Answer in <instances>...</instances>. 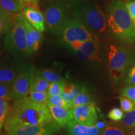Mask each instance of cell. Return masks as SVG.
I'll return each mask as SVG.
<instances>
[{
	"instance_id": "cell-1",
	"label": "cell",
	"mask_w": 135,
	"mask_h": 135,
	"mask_svg": "<svg viewBox=\"0 0 135 135\" xmlns=\"http://www.w3.org/2000/svg\"><path fill=\"white\" fill-rule=\"evenodd\" d=\"M55 122L48 105L25 97L13 101L4 124V129L18 125H38Z\"/></svg>"
},
{
	"instance_id": "cell-2",
	"label": "cell",
	"mask_w": 135,
	"mask_h": 135,
	"mask_svg": "<svg viewBox=\"0 0 135 135\" xmlns=\"http://www.w3.org/2000/svg\"><path fill=\"white\" fill-rule=\"evenodd\" d=\"M106 23L111 35L126 43L135 40V28L125 4L121 0L113 1L106 8Z\"/></svg>"
},
{
	"instance_id": "cell-3",
	"label": "cell",
	"mask_w": 135,
	"mask_h": 135,
	"mask_svg": "<svg viewBox=\"0 0 135 135\" xmlns=\"http://www.w3.org/2000/svg\"><path fill=\"white\" fill-rule=\"evenodd\" d=\"M70 1V10L74 18L80 20L89 28L99 33L106 30V16L99 6L88 2Z\"/></svg>"
},
{
	"instance_id": "cell-4",
	"label": "cell",
	"mask_w": 135,
	"mask_h": 135,
	"mask_svg": "<svg viewBox=\"0 0 135 135\" xmlns=\"http://www.w3.org/2000/svg\"><path fill=\"white\" fill-rule=\"evenodd\" d=\"M134 61V55L129 48L111 45L108 51V65L113 82L118 83Z\"/></svg>"
},
{
	"instance_id": "cell-5",
	"label": "cell",
	"mask_w": 135,
	"mask_h": 135,
	"mask_svg": "<svg viewBox=\"0 0 135 135\" xmlns=\"http://www.w3.org/2000/svg\"><path fill=\"white\" fill-rule=\"evenodd\" d=\"M4 48L16 56L30 55L26 40L23 15L18 13L12 29L6 34L4 40Z\"/></svg>"
},
{
	"instance_id": "cell-6",
	"label": "cell",
	"mask_w": 135,
	"mask_h": 135,
	"mask_svg": "<svg viewBox=\"0 0 135 135\" xmlns=\"http://www.w3.org/2000/svg\"><path fill=\"white\" fill-rule=\"evenodd\" d=\"M68 4L64 0L51 1L44 9L45 24L48 30L60 35L63 26L70 19Z\"/></svg>"
},
{
	"instance_id": "cell-7",
	"label": "cell",
	"mask_w": 135,
	"mask_h": 135,
	"mask_svg": "<svg viewBox=\"0 0 135 135\" xmlns=\"http://www.w3.org/2000/svg\"><path fill=\"white\" fill-rule=\"evenodd\" d=\"M60 35L64 43L70 45L76 42L91 40L97 35L92 33L86 25L77 18H70L63 26Z\"/></svg>"
},
{
	"instance_id": "cell-8",
	"label": "cell",
	"mask_w": 135,
	"mask_h": 135,
	"mask_svg": "<svg viewBox=\"0 0 135 135\" xmlns=\"http://www.w3.org/2000/svg\"><path fill=\"white\" fill-rule=\"evenodd\" d=\"M61 127L56 122L38 125H18L4 129L8 135H53Z\"/></svg>"
},
{
	"instance_id": "cell-9",
	"label": "cell",
	"mask_w": 135,
	"mask_h": 135,
	"mask_svg": "<svg viewBox=\"0 0 135 135\" xmlns=\"http://www.w3.org/2000/svg\"><path fill=\"white\" fill-rule=\"evenodd\" d=\"M99 40L96 35L91 40L84 42H76L70 44V46L74 51L77 58L81 61H98Z\"/></svg>"
},
{
	"instance_id": "cell-10",
	"label": "cell",
	"mask_w": 135,
	"mask_h": 135,
	"mask_svg": "<svg viewBox=\"0 0 135 135\" xmlns=\"http://www.w3.org/2000/svg\"><path fill=\"white\" fill-rule=\"evenodd\" d=\"M33 68H27L21 71L15 77L11 86V101H15L26 97L30 93Z\"/></svg>"
},
{
	"instance_id": "cell-11",
	"label": "cell",
	"mask_w": 135,
	"mask_h": 135,
	"mask_svg": "<svg viewBox=\"0 0 135 135\" xmlns=\"http://www.w3.org/2000/svg\"><path fill=\"white\" fill-rule=\"evenodd\" d=\"M73 120L87 126H93L98 121V113L94 103L85 104L70 109Z\"/></svg>"
},
{
	"instance_id": "cell-12",
	"label": "cell",
	"mask_w": 135,
	"mask_h": 135,
	"mask_svg": "<svg viewBox=\"0 0 135 135\" xmlns=\"http://www.w3.org/2000/svg\"><path fill=\"white\" fill-rule=\"evenodd\" d=\"M23 16L26 20L34 28L41 33L46 30L44 15L39 8L37 3L25 8L22 11Z\"/></svg>"
},
{
	"instance_id": "cell-13",
	"label": "cell",
	"mask_w": 135,
	"mask_h": 135,
	"mask_svg": "<svg viewBox=\"0 0 135 135\" xmlns=\"http://www.w3.org/2000/svg\"><path fill=\"white\" fill-rule=\"evenodd\" d=\"M25 29L26 33V40L28 45V51L30 55L36 52L40 48V45L43 41V35L41 32L38 31L26 20L23 16Z\"/></svg>"
},
{
	"instance_id": "cell-14",
	"label": "cell",
	"mask_w": 135,
	"mask_h": 135,
	"mask_svg": "<svg viewBox=\"0 0 135 135\" xmlns=\"http://www.w3.org/2000/svg\"><path fill=\"white\" fill-rule=\"evenodd\" d=\"M69 135H101L102 131L95 125L87 126L71 120L67 124Z\"/></svg>"
},
{
	"instance_id": "cell-15",
	"label": "cell",
	"mask_w": 135,
	"mask_h": 135,
	"mask_svg": "<svg viewBox=\"0 0 135 135\" xmlns=\"http://www.w3.org/2000/svg\"><path fill=\"white\" fill-rule=\"evenodd\" d=\"M50 113L54 121L60 127H64L70 121L73 120L70 109H68L63 107L48 104Z\"/></svg>"
},
{
	"instance_id": "cell-16",
	"label": "cell",
	"mask_w": 135,
	"mask_h": 135,
	"mask_svg": "<svg viewBox=\"0 0 135 135\" xmlns=\"http://www.w3.org/2000/svg\"><path fill=\"white\" fill-rule=\"evenodd\" d=\"M18 13H12L0 9V31L1 35L7 34L12 29Z\"/></svg>"
},
{
	"instance_id": "cell-17",
	"label": "cell",
	"mask_w": 135,
	"mask_h": 135,
	"mask_svg": "<svg viewBox=\"0 0 135 135\" xmlns=\"http://www.w3.org/2000/svg\"><path fill=\"white\" fill-rule=\"evenodd\" d=\"M33 4L34 3L24 2L21 0H0L1 8L12 13H20L27 7V4Z\"/></svg>"
},
{
	"instance_id": "cell-18",
	"label": "cell",
	"mask_w": 135,
	"mask_h": 135,
	"mask_svg": "<svg viewBox=\"0 0 135 135\" xmlns=\"http://www.w3.org/2000/svg\"><path fill=\"white\" fill-rule=\"evenodd\" d=\"M50 84V83L47 81L40 73V72H34L31 81L30 91H35L47 92Z\"/></svg>"
},
{
	"instance_id": "cell-19",
	"label": "cell",
	"mask_w": 135,
	"mask_h": 135,
	"mask_svg": "<svg viewBox=\"0 0 135 135\" xmlns=\"http://www.w3.org/2000/svg\"><path fill=\"white\" fill-rule=\"evenodd\" d=\"M84 91V89L83 88H81L75 85L73 83H69L65 84L63 91L60 95L67 103H70L79 94H80Z\"/></svg>"
},
{
	"instance_id": "cell-20",
	"label": "cell",
	"mask_w": 135,
	"mask_h": 135,
	"mask_svg": "<svg viewBox=\"0 0 135 135\" xmlns=\"http://www.w3.org/2000/svg\"><path fill=\"white\" fill-rule=\"evenodd\" d=\"M128 128H124L114 124H109L102 131L101 135H135V131H128Z\"/></svg>"
},
{
	"instance_id": "cell-21",
	"label": "cell",
	"mask_w": 135,
	"mask_h": 135,
	"mask_svg": "<svg viewBox=\"0 0 135 135\" xmlns=\"http://www.w3.org/2000/svg\"><path fill=\"white\" fill-rule=\"evenodd\" d=\"M93 103L91 98L90 95L88 93H87L86 91H83L79 94L70 103H68L69 104V108L71 109L73 108L77 107V106H80L82 105H85V104H89Z\"/></svg>"
},
{
	"instance_id": "cell-22",
	"label": "cell",
	"mask_w": 135,
	"mask_h": 135,
	"mask_svg": "<svg viewBox=\"0 0 135 135\" xmlns=\"http://www.w3.org/2000/svg\"><path fill=\"white\" fill-rule=\"evenodd\" d=\"M14 71L9 68H1L0 70V83L6 85L11 86L15 78Z\"/></svg>"
},
{
	"instance_id": "cell-23",
	"label": "cell",
	"mask_w": 135,
	"mask_h": 135,
	"mask_svg": "<svg viewBox=\"0 0 135 135\" xmlns=\"http://www.w3.org/2000/svg\"><path fill=\"white\" fill-rule=\"evenodd\" d=\"M39 72L50 83L63 81V78L61 76V75L55 71H53V70L48 69H41Z\"/></svg>"
},
{
	"instance_id": "cell-24",
	"label": "cell",
	"mask_w": 135,
	"mask_h": 135,
	"mask_svg": "<svg viewBox=\"0 0 135 135\" xmlns=\"http://www.w3.org/2000/svg\"><path fill=\"white\" fill-rule=\"evenodd\" d=\"M30 99L33 101L39 103H48L49 95L48 92H40L35 91H31L30 92Z\"/></svg>"
},
{
	"instance_id": "cell-25",
	"label": "cell",
	"mask_w": 135,
	"mask_h": 135,
	"mask_svg": "<svg viewBox=\"0 0 135 135\" xmlns=\"http://www.w3.org/2000/svg\"><path fill=\"white\" fill-rule=\"evenodd\" d=\"M9 104L7 101L0 98V128H2L9 113Z\"/></svg>"
},
{
	"instance_id": "cell-26",
	"label": "cell",
	"mask_w": 135,
	"mask_h": 135,
	"mask_svg": "<svg viewBox=\"0 0 135 135\" xmlns=\"http://www.w3.org/2000/svg\"><path fill=\"white\" fill-rule=\"evenodd\" d=\"M66 83L64 81L51 83L48 89V94L49 96L61 94L63 91L64 86Z\"/></svg>"
},
{
	"instance_id": "cell-27",
	"label": "cell",
	"mask_w": 135,
	"mask_h": 135,
	"mask_svg": "<svg viewBox=\"0 0 135 135\" xmlns=\"http://www.w3.org/2000/svg\"><path fill=\"white\" fill-rule=\"evenodd\" d=\"M48 104H51V105L53 106H60V107H63L68 109H70V108H69L68 103H67L61 97V96L60 94L49 96Z\"/></svg>"
},
{
	"instance_id": "cell-28",
	"label": "cell",
	"mask_w": 135,
	"mask_h": 135,
	"mask_svg": "<svg viewBox=\"0 0 135 135\" xmlns=\"http://www.w3.org/2000/svg\"><path fill=\"white\" fill-rule=\"evenodd\" d=\"M119 101H120L121 108L124 112L128 113L135 109L134 101L127 97L121 96L119 97Z\"/></svg>"
},
{
	"instance_id": "cell-29",
	"label": "cell",
	"mask_w": 135,
	"mask_h": 135,
	"mask_svg": "<svg viewBox=\"0 0 135 135\" xmlns=\"http://www.w3.org/2000/svg\"><path fill=\"white\" fill-rule=\"evenodd\" d=\"M122 123L125 128H135V109L127 113L124 115L122 119Z\"/></svg>"
},
{
	"instance_id": "cell-30",
	"label": "cell",
	"mask_w": 135,
	"mask_h": 135,
	"mask_svg": "<svg viewBox=\"0 0 135 135\" xmlns=\"http://www.w3.org/2000/svg\"><path fill=\"white\" fill-rule=\"evenodd\" d=\"M124 111L118 108L111 109L108 114V117L114 121H119L124 118Z\"/></svg>"
},
{
	"instance_id": "cell-31",
	"label": "cell",
	"mask_w": 135,
	"mask_h": 135,
	"mask_svg": "<svg viewBox=\"0 0 135 135\" xmlns=\"http://www.w3.org/2000/svg\"><path fill=\"white\" fill-rule=\"evenodd\" d=\"M121 96L131 99L135 104V84H128L123 89Z\"/></svg>"
},
{
	"instance_id": "cell-32",
	"label": "cell",
	"mask_w": 135,
	"mask_h": 135,
	"mask_svg": "<svg viewBox=\"0 0 135 135\" xmlns=\"http://www.w3.org/2000/svg\"><path fill=\"white\" fill-rule=\"evenodd\" d=\"M0 98L6 101H11V86L0 84Z\"/></svg>"
},
{
	"instance_id": "cell-33",
	"label": "cell",
	"mask_w": 135,
	"mask_h": 135,
	"mask_svg": "<svg viewBox=\"0 0 135 135\" xmlns=\"http://www.w3.org/2000/svg\"><path fill=\"white\" fill-rule=\"evenodd\" d=\"M125 5L135 28V1H130L127 2Z\"/></svg>"
},
{
	"instance_id": "cell-34",
	"label": "cell",
	"mask_w": 135,
	"mask_h": 135,
	"mask_svg": "<svg viewBox=\"0 0 135 135\" xmlns=\"http://www.w3.org/2000/svg\"><path fill=\"white\" fill-rule=\"evenodd\" d=\"M126 83L128 84H135V65L129 71Z\"/></svg>"
},
{
	"instance_id": "cell-35",
	"label": "cell",
	"mask_w": 135,
	"mask_h": 135,
	"mask_svg": "<svg viewBox=\"0 0 135 135\" xmlns=\"http://www.w3.org/2000/svg\"><path fill=\"white\" fill-rule=\"evenodd\" d=\"M94 125L97 126L98 129H100L101 131H103L106 128V126H108V124L104 121H97Z\"/></svg>"
},
{
	"instance_id": "cell-36",
	"label": "cell",
	"mask_w": 135,
	"mask_h": 135,
	"mask_svg": "<svg viewBox=\"0 0 135 135\" xmlns=\"http://www.w3.org/2000/svg\"><path fill=\"white\" fill-rule=\"evenodd\" d=\"M21 1L30 3H38L39 0H21Z\"/></svg>"
},
{
	"instance_id": "cell-37",
	"label": "cell",
	"mask_w": 135,
	"mask_h": 135,
	"mask_svg": "<svg viewBox=\"0 0 135 135\" xmlns=\"http://www.w3.org/2000/svg\"><path fill=\"white\" fill-rule=\"evenodd\" d=\"M68 1H72V0H68ZM73 1H81V2H88L90 0H73Z\"/></svg>"
},
{
	"instance_id": "cell-38",
	"label": "cell",
	"mask_w": 135,
	"mask_h": 135,
	"mask_svg": "<svg viewBox=\"0 0 135 135\" xmlns=\"http://www.w3.org/2000/svg\"><path fill=\"white\" fill-rule=\"evenodd\" d=\"M48 1H50L51 2V1H57V0H48Z\"/></svg>"
}]
</instances>
